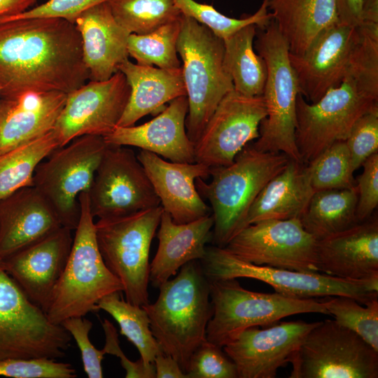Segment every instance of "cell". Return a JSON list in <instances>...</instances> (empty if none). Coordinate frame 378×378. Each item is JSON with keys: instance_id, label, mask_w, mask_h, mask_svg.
Returning <instances> with one entry per match:
<instances>
[{"instance_id": "45", "label": "cell", "mask_w": 378, "mask_h": 378, "mask_svg": "<svg viewBox=\"0 0 378 378\" xmlns=\"http://www.w3.org/2000/svg\"><path fill=\"white\" fill-rule=\"evenodd\" d=\"M111 0H48V1L22 13L0 16L4 20L28 18H57L71 23L88 9Z\"/></svg>"}, {"instance_id": "26", "label": "cell", "mask_w": 378, "mask_h": 378, "mask_svg": "<svg viewBox=\"0 0 378 378\" xmlns=\"http://www.w3.org/2000/svg\"><path fill=\"white\" fill-rule=\"evenodd\" d=\"M62 226L50 204L33 186L0 200V260Z\"/></svg>"}, {"instance_id": "15", "label": "cell", "mask_w": 378, "mask_h": 378, "mask_svg": "<svg viewBox=\"0 0 378 378\" xmlns=\"http://www.w3.org/2000/svg\"><path fill=\"white\" fill-rule=\"evenodd\" d=\"M223 248L255 265L319 272L317 241L304 229L300 218L268 219L251 223Z\"/></svg>"}, {"instance_id": "13", "label": "cell", "mask_w": 378, "mask_h": 378, "mask_svg": "<svg viewBox=\"0 0 378 378\" xmlns=\"http://www.w3.org/2000/svg\"><path fill=\"white\" fill-rule=\"evenodd\" d=\"M375 108L378 100L362 93L349 78L315 103L299 93L295 140L301 162L307 164L335 143L345 141L356 120Z\"/></svg>"}, {"instance_id": "39", "label": "cell", "mask_w": 378, "mask_h": 378, "mask_svg": "<svg viewBox=\"0 0 378 378\" xmlns=\"http://www.w3.org/2000/svg\"><path fill=\"white\" fill-rule=\"evenodd\" d=\"M174 2L181 14L206 26L222 39L249 24H255L258 29H263L272 20V14L268 10V0H262L255 13L240 19L227 17L218 12L213 6L201 4L195 0H174Z\"/></svg>"}, {"instance_id": "29", "label": "cell", "mask_w": 378, "mask_h": 378, "mask_svg": "<svg viewBox=\"0 0 378 378\" xmlns=\"http://www.w3.org/2000/svg\"><path fill=\"white\" fill-rule=\"evenodd\" d=\"M315 192L307 164L290 160L258 194L248 211L245 227L263 220L300 218Z\"/></svg>"}, {"instance_id": "43", "label": "cell", "mask_w": 378, "mask_h": 378, "mask_svg": "<svg viewBox=\"0 0 378 378\" xmlns=\"http://www.w3.org/2000/svg\"><path fill=\"white\" fill-rule=\"evenodd\" d=\"M345 142L354 172L368 158L378 151V108L365 113L356 120Z\"/></svg>"}, {"instance_id": "17", "label": "cell", "mask_w": 378, "mask_h": 378, "mask_svg": "<svg viewBox=\"0 0 378 378\" xmlns=\"http://www.w3.org/2000/svg\"><path fill=\"white\" fill-rule=\"evenodd\" d=\"M130 87L120 71L104 81L90 80L67 93L53 131L62 146L84 135L106 136L118 125Z\"/></svg>"}, {"instance_id": "20", "label": "cell", "mask_w": 378, "mask_h": 378, "mask_svg": "<svg viewBox=\"0 0 378 378\" xmlns=\"http://www.w3.org/2000/svg\"><path fill=\"white\" fill-rule=\"evenodd\" d=\"M354 28L338 22L323 31L302 55L289 52L300 94L309 103L318 102L344 78Z\"/></svg>"}, {"instance_id": "7", "label": "cell", "mask_w": 378, "mask_h": 378, "mask_svg": "<svg viewBox=\"0 0 378 378\" xmlns=\"http://www.w3.org/2000/svg\"><path fill=\"white\" fill-rule=\"evenodd\" d=\"M209 281L213 314L206 327V339L221 348L251 327L272 325L300 314L329 315L323 302L314 298L248 290L237 279Z\"/></svg>"}, {"instance_id": "46", "label": "cell", "mask_w": 378, "mask_h": 378, "mask_svg": "<svg viewBox=\"0 0 378 378\" xmlns=\"http://www.w3.org/2000/svg\"><path fill=\"white\" fill-rule=\"evenodd\" d=\"M361 166L363 172L355 181L358 222L370 218L378 205V153L371 155Z\"/></svg>"}, {"instance_id": "22", "label": "cell", "mask_w": 378, "mask_h": 378, "mask_svg": "<svg viewBox=\"0 0 378 378\" xmlns=\"http://www.w3.org/2000/svg\"><path fill=\"white\" fill-rule=\"evenodd\" d=\"M187 96L169 102L156 117L142 125L116 127L104 137L110 145L134 146L171 162H195V144L186 129Z\"/></svg>"}, {"instance_id": "8", "label": "cell", "mask_w": 378, "mask_h": 378, "mask_svg": "<svg viewBox=\"0 0 378 378\" xmlns=\"http://www.w3.org/2000/svg\"><path fill=\"white\" fill-rule=\"evenodd\" d=\"M162 212L160 205L95 223L96 240L104 262L121 282L126 301L134 305L149 303V253Z\"/></svg>"}, {"instance_id": "27", "label": "cell", "mask_w": 378, "mask_h": 378, "mask_svg": "<svg viewBox=\"0 0 378 378\" xmlns=\"http://www.w3.org/2000/svg\"><path fill=\"white\" fill-rule=\"evenodd\" d=\"M214 220L209 214L187 223H176L163 210L157 234L158 248L149 270V281L155 288L192 260H202L206 244L213 239Z\"/></svg>"}, {"instance_id": "25", "label": "cell", "mask_w": 378, "mask_h": 378, "mask_svg": "<svg viewBox=\"0 0 378 378\" xmlns=\"http://www.w3.org/2000/svg\"><path fill=\"white\" fill-rule=\"evenodd\" d=\"M74 24L81 36L83 57L89 80H108L128 59L127 41L130 34L116 21L108 2L84 11Z\"/></svg>"}, {"instance_id": "9", "label": "cell", "mask_w": 378, "mask_h": 378, "mask_svg": "<svg viewBox=\"0 0 378 378\" xmlns=\"http://www.w3.org/2000/svg\"><path fill=\"white\" fill-rule=\"evenodd\" d=\"M200 261L209 281L251 278L269 284L277 293L302 299L345 295L365 304L378 297V277L353 281L319 272L258 265L216 246L206 247V255Z\"/></svg>"}, {"instance_id": "34", "label": "cell", "mask_w": 378, "mask_h": 378, "mask_svg": "<svg viewBox=\"0 0 378 378\" xmlns=\"http://www.w3.org/2000/svg\"><path fill=\"white\" fill-rule=\"evenodd\" d=\"M119 293L115 292L104 297L98 307L116 321L120 333L137 349L144 364L151 367L155 356L162 351L152 333L148 316L143 307L124 300Z\"/></svg>"}, {"instance_id": "30", "label": "cell", "mask_w": 378, "mask_h": 378, "mask_svg": "<svg viewBox=\"0 0 378 378\" xmlns=\"http://www.w3.org/2000/svg\"><path fill=\"white\" fill-rule=\"evenodd\" d=\"M268 10L294 55L304 53L323 31L338 23L335 0H268Z\"/></svg>"}, {"instance_id": "47", "label": "cell", "mask_w": 378, "mask_h": 378, "mask_svg": "<svg viewBox=\"0 0 378 378\" xmlns=\"http://www.w3.org/2000/svg\"><path fill=\"white\" fill-rule=\"evenodd\" d=\"M102 326L105 335V344L102 350L105 354L119 358L126 372V378H155L154 365L146 367L141 358L133 362L127 358L120 346L117 330L110 321L105 318Z\"/></svg>"}, {"instance_id": "12", "label": "cell", "mask_w": 378, "mask_h": 378, "mask_svg": "<svg viewBox=\"0 0 378 378\" xmlns=\"http://www.w3.org/2000/svg\"><path fill=\"white\" fill-rule=\"evenodd\" d=\"M290 363V378L378 377V351L335 320L318 322Z\"/></svg>"}, {"instance_id": "36", "label": "cell", "mask_w": 378, "mask_h": 378, "mask_svg": "<svg viewBox=\"0 0 378 378\" xmlns=\"http://www.w3.org/2000/svg\"><path fill=\"white\" fill-rule=\"evenodd\" d=\"M180 31L181 17L150 33L130 34L127 41L128 55L140 65L162 69L181 67L177 52Z\"/></svg>"}, {"instance_id": "32", "label": "cell", "mask_w": 378, "mask_h": 378, "mask_svg": "<svg viewBox=\"0 0 378 378\" xmlns=\"http://www.w3.org/2000/svg\"><path fill=\"white\" fill-rule=\"evenodd\" d=\"M255 24L247 25L224 42V62L232 78L234 90L246 96L262 95L267 79V66L253 48Z\"/></svg>"}, {"instance_id": "5", "label": "cell", "mask_w": 378, "mask_h": 378, "mask_svg": "<svg viewBox=\"0 0 378 378\" xmlns=\"http://www.w3.org/2000/svg\"><path fill=\"white\" fill-rule=\"evenodd\" d=\"M177 52L183 62L188 101L186 129L195 144L220 102L234 86L224 62L223 39L183 14Z\"/></svg>"}, {"instance_id": "40", "label": "cell", "mask_w": 378, "mask_h": 378, "mask_svg": "<svg viewBox=\"0 0 378 378\" xmlns=\"http://www.w3.org/2000/svg\"><path fill=\"white\" fill-rule=\"evenodd\" d=\"M315 191L356 187L350 154L345 141H338L307 164Z\"/></svg>"}, {"instance_id": "18", "label": "cell", "mask_w": 378, "mask_h": 378, "mask_svg": "<svg viewBox=\"0 0 378 378\" xmlns=\"http://www.w3.org/2000/svg\"><path fill=\"white\" fill-rule=\"evenodd\" d=\"M318 323L281 322L266 328H247L222 348L235 364L237 378H274L306 335Z\"/></svg>"}, {"instance_id": "33", "label": "cell", "mask_w": 378, "mask_h": 378, "mask_svg": "<svg viewBox=\"0 0 378 378\" xmlns=\"http://www.w3.org/2000/svg\"><path fill=\"white\" fill-rule=\"evenodd\" d=\"M59 146L52 130L0 156V200L22 188L33 186L36 167Z\"/></svg>"}, {"instance_id": "21", "label": "cell", "mask_w": 378, "mask_h": 378, "mask_svg": "<svg viewBox=\"0 0 378 378\" xmlns=\"http://www.w3.org/2000/svg\"><path fill=\"white\" fill-rule=\"evenodd\" d=\"M157 194L163 210L174 222L187 223L211 214V208L199 194L195 181L210 176L211 168L199 162L167 161L141 150L136 155Z\"/></svg>"}, {"instance_id": "37", "label": "cell", "mask_w": 378, "mask_h": 378, "mask_svg": "<svg viewBox=\"0 0 378 378\" xmlns=\"http://www.w3.org/2000/svg\"><path fill=\"white\" fill-rule=\"evenodd\" d=\"M108 4L116 21L130 34L150 33L181 15L174 0H111Z\"/></svg>"}, {"instance_id": "1", "label": "cell", "mask_w": 378, "mask_h": 378, "mask_svg": "<svg viewBox=\"0 0 378 378\" xmlns=\"http://www.w3.org/2000/svg\"><path fill=\"white\" fill-rule=\"evenodd\" d=\"M87 80L82 39L74 23L57 18H0V97L67 94Z\"/></svg>"}, {"instance_id": "6", "label": "cell", "mask_w": 378, "mask_h": 378, "mask_svg": "<svg viewBox=\"0 0 378 378\" xmlns=\"http://www.w3.org/2000/svg\"><path fill=\"white\" fill-rule=\"evenodd\" d=\"M257 29L255 48L265 60L267 71L262 94L267 115L260 124L257 141L251 146L262 152L282 153L302 162L295 140V106L300 92L287 43L273 19L266 27Z\"/></svg>"}, {"instance_id": "23", "label": "cell", "mask_w": 378, "mask_h": 378, "mask_svg": "<svg viewBox=\"0 0 378 378\" xmlns=\"http://www.w3.org/2000/svg\"><path fill=\"white\" fill-rule=\"evenodd\" d=\"M318 272L353 281L378 277V219L371 216L317 241Z\"/></svg>"}, {"instance_id": "10", "label": "cell", "mask_w": 378, "mask_h": 378, "mask_svg": "<svg viewBox=\"0 0 378 378\" xmlns=\"http://www.w3.org/2000/svg\"><path fill=\"white\" fill-rule=\"evenodd\" d=\"M107 147L103 136H78L55 148L36 167L33 187L50 204L63 227L76 228L79 196L88 192Z\"/></svg>"}, {"instance_id": "4", "label": "cell", "mask_w": 378, "mask_h": 378, "mask_svg": "<svg viewBox=\"0 0 378 378\" xmlns=\"http://www.w3.org/2000/svg\"><path fill=\"white\" fill-rule=\"evenodd\" d=\"M79 202L80 216L71 250L46 312L48 320L57 325L69 318L97 312L101 299L123 292L121 282L108 269L99 252L88 192L80 194Z\"/></svg>"}, {"instance_id": "31", "label": "cell", "mask_w": 378, "mask_h": 378, "mask_svg": "<svg viewBox=\"0 0 378 378\" xmlns=\"http://www.w3.org/2000/svg\"><path fill=\"white\" fill-rule=\"evenodd\" d=\"M356 188L316 191L300 218L304 229L316 241L359 223Z\"/></svg>"}, {"instance_id": "38", "label": "cell", "mask_w": 378, "mask_h": 378, "mask_svg": "<svg viewBox=\"0 0 378 378\" xmlns=\"http://www.w3.org/2000/svg\"><path fill=\"white\" fill-rule=\"evenodd\" d=\"M322 301L339 324L358 334L378 351V297L365 307L345 295L327 296Z\"/></svg>"}, {"instance_id": "24", "label": "cell", "mask_w": 378, "mask_h": 378, "mask_svg": "<svg viewBox=\"0 0 378 378\" xmlns=\"http://www.w3.org/2000/svg\"><path fill=\"white\" fill-rule=\"evenodd\" d=\"M66 94L26 92L0 97V156L52 131Z\"/></svg>"}, {"instance_id": "14", "label": "cell", "mask_w": 378, "mask_h": 378, "mask_svg": "<svg viewBox=\"0 0 378 378\" xmlns=\"http://www.w3.org/2000/svg\"><path fill=\"white\" fill-rule=\"evenodd\" d=\"M92 216L117 218L160 206L134 152L108 144L88 192Z\"/></svg>"}, {"instance_id": "2", "label": "cell", "mask_w": 378, "mask_h": 378, "mask_svg": "<svg viewBox=\"0 0 378 378\" xmlns=\"http://www.w3.org/2000/svg\"><path fill=\"white\" fill-rule=\"evenodd\" d=\"M158 288L157 300L142 307L162 351L174 358L186 374L192 353L206 340L213 314L209 281L200 260H192Z\"/></svg>"}, {"instance_id": "48", "label": "cell", "mask_w": 378, "mask_h": 378, "mask_svg": "<svg viewBox=\"0 0 378 378\" xmlns=\"http://www.w3.org/2000/svg\"><path fill=\"white\" fill-rule=\"evenodd\" d=\"M340 24L356 27L362 22L363 0H335Z\"/></svg>"}, {"instance_id": "49", "label": "cell", "mask_w": 378, "mask_h": 378, "mask_svg": "<svg viewBox=\"0 0 378 378\" xmlns=\"http://www.w3.org/2000/svg\"><path fill=\"white\" fill-rule=\"evenodd\" d=\"M155 378H188L178 362L163 351L154 359Z\"/></svg>"}, {"instance_id": "11", "label": "cell", "mask_w": 378, "mask_h": 378, "mask_svg": "<svg viewBox=\"0 0 378 378\" xmlns=\"http://www.w3.org/2000/svg\"><path fill=\"white\" fill-rule=\"evenodd\" d=\"M72 337L51 323L3 269L0 260V361L10 358L58 359Z\"/></svg>"}, {"instance_id": "19", "label": "cell", "mask_w": 378, "mask_h": 378, "mask_svg": "<svg viewBox=\"0 0 378 378\" xmlns=\"http://www.w3.org/2000/svg\"><path fill=\"white\" fill-rule=\"evenodd\" d=\"M71 231L62 226L1 260L6 272L45 314L71 250Z\"/></svg>"}, {"instance_id": "16", "label": "cell", "mask_w": 378, "mask_h": 378, "mask_svg": "<svg viewBox=\"0 0 378 378\" xmlns=\"http://www.w3.org/2000/svg\"><path fill=\"white\" fill-rule=\"evenodd\" d=\"M262 95L249 97L234 90L220 102L195 143V162L209 168L227 166L252 140L266 117Z\"/></svg>"}, {"instance_id": "28", "label": "cell", "mask_w": 378, "mask_h": 378, "mask_svg": "<svg viewBox=\"0 0 378 378\" xmlns=\"http://www.w3.org/2000/svg\"><path fill=\"white\" fill-rule=\"evenodd\" d=\"M130 87V95L117 127H129L155 112L167 102L186 96L181 66L162 69L134 64L129 59L119 66Z\"/></svg>"}, {"instance_id": "50", "label": "cell", "mask_w": 378, "mask_h": 378, "mask_svg": "<svg viewBox=\"0 0 378 378\" xmlns=\"http://www.w3.org/2000/svg\"><path fill=\"white\" fill-rule=\"evenodd\" d=\"M36 0H0V16L15 15L28 9Z\"/></svg>"}, {"instance_id": "35", "label": "cell", "mask_w": 378, "mask_h": 378, "mask_svg": "<svg viewBox=\"0 0 378 378\" xmlns=\"http://www.w3.org/2000/svg\"><path fill=\"white\" fill-rule=\"evenodd\" d=\"M344 78L351 79L362 93L378 100V22L363 21L355 27Z\"/></svg>"}, {"instance_id": "42", "label": "cell", "mask_w": 378, "mask_h": 378, "mask_svg": "<svg viewBox=\"0 0 378 378\" xmlns=\"http://www.w3.org/2000/svg\"><path fill=\"white\" fill-rule=\"evenodd\" d=\"M0 376L13 378H75L69 363L48 358H10L0 361Z\"/></svg>"}, {"instance_id": "51", "label": "cell", "mask_w": 378, "mask_h": 378, "mask_svg": "<svg viewBox=\"0 0 378 378\" xmlns=\"http://www.w3.org/2000/svg\"><path fill=\"white\" fill-rule=\"evenodd\" d=\"M362 20L378 22V0H363Z\"/></svg>"}, {"instance_id": "3", "label": "cell", "mask_w": 378, "mask_h": 378, "mask_svg": "<svg viewBox=\"0 0 378 378\" xmlns=\"http://www.w3.org/2000/svg\"><path fill=\"white\" fill-rule=\"evenodd\" d=\"M290 160L282 153L262 152L246 145L230 164L211 168V181L196 179L199 194L211 204L214 220L212 239L216 246L225 247L245 227L251 204Z\"/></svg>"}, {"instance_id": "44", "label": "cell", "mask_w": 378, "mask_h": 378, "mask_svg": "<svg viewBox=\"0 0 378 378\" xmlns=\"http://www.w3.org/2000/svg\"><path fill=\"white\" fill-rule=\"evenodd\" d=\"M60 325L75 340L88 377H103L102 361L105 354L102 349H96L89 339V333L93 326L92 321L84 316H78L66 318Z\"/></svg>"}, {"instance_id": "41", "label": "cell", "mask_w": 378, "mask_h": 378, "mask_svg": "<svg viewBox=\"0 0 378 378\" xmlns=\"http://www.w3.org/2000/svg\"><path fill=\"white\" fill-rule=\"evenodd\" d=\"M188 378H237L235 364L222 348L204 340L192 353Z\"/></svg>"}]
</instances>
